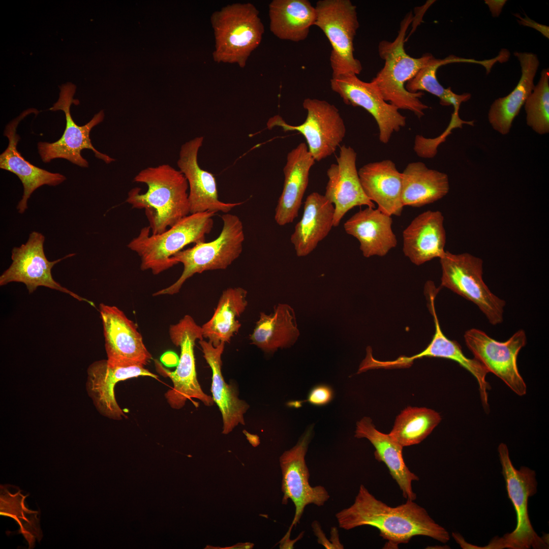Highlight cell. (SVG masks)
Masks as SVG:
<instances>
[{
  "mask_svg": "<svg viewBox=\"0 0 549 549\" xmlns=\"http://www.w3.org/2000/svg\"><path fill=\"white\" fill-rule=\"evenodd\" d=\"M453 63H468L479 64L488 70L492 66V60L486 59L477 60L472 58L459 57L450 55L445 58H436L433 55L427 64L422 67L411 79L405 84L406 89L409 92L415 93L418 92H427L439 98L440 104L442 106L452 105L454 108L453 114L459 115L461 104L469 100L471 98L469 93L458 95L453 93L451 88H445L439 82L437 78V72L439 67Z\"/></svg>",
  "mask_w": 549,
  "mask_h": 549,
  "instance_id": "cell-35",
  "label": "cell"
},
{
  "mask_svg": "<svg viewBox=\"0 0 549 549\" xmlns=\"http://www.w3.org/2000/svg\"><path fill=\"white\" fill-rule=\"evenodd\" d=\"M498 450L508 496L516 512L517 523L512 532L502 537H494L487 545L480 548H548V539L536 533L528 515V499L537 492L535 471L525 466L516 469L511 462L505 444L500 443Z\"/></svg>",
  "mask_w": 549,
  "mask_h": 549,
  "instance_id": "cell-7",
  "label": "cell"
},
{
  "mask_svg": "<svg viewBox=\"0 0 549 549\" xmlns=\"http://www.w3.org/2000/svg\"><path fill=\"white\" fill-rule=\"evenodd\" d=\"M333 395V391L331 387L320 384L311 390L306 401L315 406H324L331 401Z\"/></svg>",
  "mask_w": 549,
  "mask_h": 549,
  "instance_id": "cell-39",
  "label": "cell"
},
{
  "mask_svg": "<svg viewBox=\"0 0 549 549\" xmlns=\"http://www.w3.org/2000/svg\"><path fill=\"white\" fill-rule=\"evenodd\" d=\"M355 437L366 438L375 448L374 455L379 462L388 468L392 478L396 482L407 500L414 501L416 495L413 491L412 483L419 477L406 466L403 456V446L389 435L378 431L372 419L364 417L356 424Z\"/></svg>",
  "mask_w": 549,
  "mask_h": 549,
  "instance_id": "cell-30",
  "label": "cell"
},
{
  "mask_svg": "<svg viewBox=\"0 0 549 549\" xmlns=\"http://www.w3.org/2000/svg\"><path fill=\"white\" fill-rule=\"evenodd\" d=\"M221 219L223 228L217 238L195 244L171 258L174 266L179 263L183 264L182 273L173 284L154 293L153 296L176 294L193 275L226 269L239 257L245 239L242 223L238 216L228 213L223 214Z\"/></svg>",
  "mask_w": 549,
  "mask_h": 549,
  "instance_id": "cell-6",
  "label": "cell"
},
{
  "mask_svg": "<svg viewBox=\"0 0 549 549\" xmlns=\"http://www.w3.org/2000/svg\"><path fill=\"white\" fill-rule=\"evenodd\" d=\"M18 489L12 493L8 489V485H1L0 514L10 517L16 521L19 526L17 533L21 534L28 544V548H33L37 539L40 542L43 537L38 515L40 511L28 509L25 505V498L29 495H23Z\"/></svg>",
  "mask_w": 549,
  "mask_h": 549,
  "instance_id": "cell-37",
  "label": "cell"
},
{
  "mask_svg": "<svg viewBox=\"0 0 549 549\" xmlns=\"http://www.w3.org/2000/svg\"><path fill=\"white\" fill-rule=\"evenodd\" d=\"M45 236L37 231L32 232L27 241L19 247H14L11 251L12 262L9 267L0 276V285L4 286L11 282L22 283L29 294L40 286L46 287L68 294L79 301L88 302L95 307L91 301L81 297L62 286L52 277L51 269L57 263L74 256L69 254L64 257L50 261L46 258L44 243Z\"/></svg>",
  "mask_w": 549,
  "mask_h": 549,
  "instance_id": "cell-15",
  "label": "cell"
},
{
  "mask_svg": "<svg viewBox=\"0 0 549 549\" xmlns=\"http://www.w3.org/2000/svg\"><path fill=\"white\" fill-rule=\"evenodd\" d=\"M357 154L350 146L341 147L337 163L327 170L328 181L325 198L334 206L333 227H337L345 214L358 206L375 208V204L365 195L356 168Z\"/></svg>",
  "mask_w": 549,
  "mask_h": 549,
  "instance_id": "cell-19",
  "label": "cell"
},
{
  "mask_svg": "<svg viewBox=\"0 0 549 549\" xmlns=\"http://www.w3.org/2000/svg\"><path fill=\"white\" fill-rule=\"evenodd\" d=\"M247 294V291L240 287L223 291L212 317L201 326L203 339L214 346L230 342L241 327L238 318L248 306Z\"/></svg>",
  "mask_w": 549,
  "mask_h": 549,
  "instance_id": "cell-34",
  "label": "cell"
},
{
  "mask_svg": "<svg viewBox=\"0 0 549 549\" xmlns=\"http://www.w3.org/2000/svg\"><path fill=\"white\" fill-rule=\"evenodd\" d=\"M441 420L440 414L432 409L408 407L396 417L389 434L403 447L417 444L431 433Z\"/></svg>",
  "mask_w": 549,
  "mask_h": 549,
  "instance_id": "cell-36",
  "label": "cell"
},
{
  "mask_svg": "<svg viewBox=\"0 0 549 549\" xmlns=\"http://www.w3.org/2000/svg\"><path fill=\"white\" fill-rule=\"evenodd\" d=\"M514 55L521 65L520 80L510 94L493 102L488 113L489 121L493 129L503 135L509 133L514 119L533 91L534 79L539 65L537 55L533 53L514 52Z\"/></svg>",
  "mask_w": 549,
  "mask_h": 549,
  "instance_id": "cell-28",
  "label": "cell"
},
{
  "mask_svg": "<svg viewBox=\"0 0 549 549\" xmlns=\"http://www.w3.org/2000/svg\"><path fill=\"white\" fill-rule=\"evenodd\" d=\"M444 219L441 211L428 210L404 229L403 252L413 264L420 265L443 255L446 239Z\"/></svg>",
  "mask_w": 549,
  "mask_h": 549,
  "instance_id": "cell-23",
  "label": "cell"
},
{
  "mask_svg": "<svg viewBox=\"0 0 549 549\" xmlns=\"http://www.w3.org/2000/svg\"><path fill=\"white\" fill-rule=\"evenodd\" d=\"M330 83L332 90L346 104L361 107L372 115L378 126L379 140L383 143L388 142L392 134L406 125V117L383 99L372 82H364L355 74H346L332 77Z\"/></svg>",
  "mask_w": 549,
  "mask_h": 549,
  "instance_id": "cell-16",
  "label": "cell"
},
{
  "mask_svg": "<svg viewBox=\"0 0 549 549\" xmlns=\"http://www.w3.org/2000/svg\"><path fill=\"white\" fill-rule=\"evenodd\" d=\"M363 190L378 209L389 216H401L402 175L390 160L368 163L358 171Z\"/></svg>",
  "mask_w": 549,
  "mask_h": 549,
  "instance_id": "cell-25",
  "label": "cell"
},
{
  "mask_svg": "<svg viewBox=\"0 0 549 549\" xmlns=\"http://www.w3.org/2000/svg\"><path fill=\"white\" fill-rule=\"evenodd\" d=\"M271 32L280 39L298 42L308 37L316 19L307 0H273L268 6Z\"/></svg>",
  "mask_w": 549,
  "mask_h": 549,
  "instance_id": "cell-33",
  "label": "cell"
},
{
  "mask_svg": "<svg viewBox=\"0 0 549 549\" xmlns=\"http://www.w3.org/2000/svg\"><path fill=\"white\" fill-rule=\"evenodd\" d=\"M402 175L404 206L420 207L442 199L449 191L448 175L421 162L409 163Z\"/></svg>",
  "mask_w": 549,
  "mask_h": 549,
  "instance_id": "cell-32",
  "label": "cell"
},
{
  "mask_svg": "<svg viewBox=\"0 0 549 549\" xmlns=\"http://www.w3.org/2000/svg\"><path fill=\"white\" fill-rule=\"evenodd\" d=\"M136 182L146 185L147 190H131L126 202L134 208L144 209L151 234H160L190 214L188 183L179 170L169 165L149 167L134 177Z\"/></svg>",
  "mask_w": 549,
  "mask_h": 549,
  "instance_id": "cell-2",
  "label": "cell"
},
{
  "mask_svg": "<svg viewBox=\"0 0 549 549\" xmlns=\"http://www.w3.org/2000/svg\"><path fill=\"white\" fill-rule=\"evenodd\" d=\"M198 342L203 357L211 370V397L222 414V433L228 434L239 424H245L244 415L249 405L238 398L235 389L226 383L222 375L221 357L225 343L214 346L211 342L204 339Z\"/></svg>",
  "mask_w": 549,
  "mask_h": 549,
  "instance_id": "cell-27",
  "label": "cell"
},
{
  "mask_svg": "<svg viewBox=\"0 0 549 549\" xmlns=\"http://www.w3.org/2000/svg\"><path fill=\"white\" fill-rule=\"evenodd\" d=\"M313 428L311 427L300 438L296 444L285 451L280 458L282 474V504L289 500L295 506V514L288 531L281 541V547L286 546L291 541L290 533L294 527L299 523L304 508L309 504L322 506L329 499L326 489L322 485L312 486L310 484V472L305 456L310 441Z\"/></svg>",
  "mask_w": 549,
  "mask_h": 549,
  "instance_id": "cell-12",
  "label": "cell"
},
{
  "mask_svg": "<svg viewBox=\"0 0 549 549\" xmlns=\"http://www.w3.org/2000/svg\"><path fill=\"white\" fill-rule=\"evenodd\" d=\"M37 110L29 109L23 112L19 116L10 122L4 130V135L9 140L8 145L0 155L1 169L9 171L21 180L23 192L16 208L19 214H23L27 209V202L33 193L43 185L56 186L63 182L66 177L58 173H52L38 167L25 160L17 149L20 137L16 129L20 121L30 113Z\"/></svg>",
  "mask_w": 549,
  "mask_h": 549,
  "instance_id": "cell-21",
  "label": "cell"
},
{
  "mask_svg": "<svg viewBox=\"0 0 549 549\" xmlns=\"http://www.w3.org/2000/svg\"><path fill=\"white\" fill-rule=\"evenodd\" d=\"M259 13L250 3H237L223 7L211 14L215 62L245 67L249 56L260 44L264 33Z\"/></svg>",
  "mask_w": 549,
  "mask_h": 549,
  "instance_id": "cell-5",
  "label": "cell"
},
{
  "mask_svg": "<svg viewBox=\"0 0 549 549\" xmlns=\"http://www.w3.org/2000/svg\"><path fill=\"white\" fill-rule=\"evenodd\" d=\"M340 528L349 530L362 526L377 528L384 539L398 546L415 536H425L442 543L450 539L448 531L436 523L426 510L413 501L391 507L376 498L360 485L354 503L336 514Z\"/></svg>",
  "mask_w": 549,
  "mask_h": 549,
  "instance_id": "cell-1",
  "label": "cell"
},
{
  "mask_svg": "<svg viewBox=\"0 0 549 549\" xmlns=\"http://www.w3.org/2000/svg\"><path fill=\"white\" fill-rule=\"evenodd\" d=\"M466 344L486 369L501 379L519 396L526 393L527 386L517 368V358L527 342L525 332L520 329L504 342L498 341L483 331L476 328L467 330Z\"/></svg>",
  "mask_w": 549,
  "mask_h": 549,
  "instance_id": "cell-14",
  "label": "cell"
},
{
  "mask_svg": "<svg viewBox=\"0 0 549 549\" xmlns=\"http://www.w3.org/2000/svg\"><path fill=\"white\" fill-rule=\"evenodd\" d=\"M430 297V309L434 318L435 332L429 345L422 351L412 356H401L393 360L386 361L388 369L410 367L415 359L423 357H438L450 359L458 363L470 373L476 379L482 406L488 403V390L491 389L486 380L489 373L484 367L476 358L467 357L463 352L460 345L455 341L448 339L442 332L434 307V293L437 289L430 286L426 288Z\"/></svg>",
  "mask_w": 549,
  "mask_h": 549,
  "instance_id": "cell-20",
  "label": "cell"
},
{
  "mask_svg": "<svg viewBox=\"0 0 549 549\" xmlns=\"http://www.w3.org/2000/svg\"><path fill=\"white\" fill-rule=\"evenodd\" d=\"M76 86L72 83L62 85L57 101L49 109L51 111L62 110L65 114L66 127L60 138L54 142H39L38 143L39 154L44 163L52 160L61 158L81 167H88L87 161L83 158L81 151L84 149L92 150L96 158L109 164L115 160L108 155L97 150L93 145L89 138L92 129L101 123L104 118V112L101 110L96 114L85 125L80 126L74 121L70 112L72 103L79 104L78 100L73 99Z\"/></svg>",
  "mask_w": 549,
  "mask_h": 549,
  "instance_id": "cell-13",
  "label": "cell"
},
{
  "mask_svg": "<svg viewBox=\"0 0 549 549\" xmlns=\"http://www.w3.org/2000/svg\"><path fill=\"white\" fill-rule=\"evenodd\" d=\"M299 336L294 310L287 304L279 303L269 315L260 313L250 340L264 352L273 353L292 346Z\"/></svg>",
  "mask_w": 549,
  "mask_h": 549,
  "instance_id": "cell-31",
  "label": "cell"
},
{
  "mask_svg": "<svg viewBox=\"0 0 549 549\" xmlns=\"http://www.w3.org/2000/svg\"><path fill=\"white\" fill-rule=\"evenodd\" d=\"M302 105L307 111L302 124L292 126L276 115L268 119L267 126L269 129L277 126L285 132H299L306 140L309 152L319 162L334 152L345 137V125L338 109L326 101L307 98Z\"/></svg>",
  "mask_w": 549,
  "mask_h": 549,
  "instance_id": "cell-11",
  "label": "cell"
},
{
  "mask_svg": "<svg viewBox=\"0 0 549 549\" xmlns=\"http://www.w3.org/2000/svg\"><path fill=\"white\" fill-rule=\"evenodd\" d=\"M107 360L113 365L144 366L152 359L137 326L117 307L101 303Z\"/></svg>",
  "mask_w": 549,
  "mask_h": 549,
  "instance_id": "cell-17",
  "label": "cell"
},
{
  "mask_svg": "<svg viewBox=\"0 0 549 549\" xmlns=\"http://www.w3.org/2000/svg\"><path fill=\"white\" fill-rule=\"evenodd\" d=\"M203 139L202 136L196 137L183 144L177 162L179 170L188 183L190 214L206 211L228 213L242 203H226L219 200L215 176L201 168L198 162V151Z\"/></svg>",
  "mask_w": 549,
  "mask_h": 549,
  "instance_id": "cell-18",
  "label": "cell"
},
{
  "mask_svg": "<svg viewBox=\"0 0 549 549\" xmlns=\"http://www.w3.org/2000/svg\"><path fill=\"white\" fill-rule=\"evenodd\" d=\"M526 123L536 133H549V70L544 69L540 78L525 104Z\"/></svg>",
  "mask_w": 549,
  "mask_h": 549,
  "instance_id": "cell-38",
  "label": "cell"
},
{
  "mask_svg": "<svg viewBox=\"0 0 549 549\" xmlns=\"http://www.w3.org/2000/svg\"><path fill=\"white\" fill-rule=\"evenodd\" d=\"M517 17H519L520 19L518 20L519 23L534 28L541 33L545 37L548 38V26L538 23L530 19L527 16L522 18L520 15H517Z\"/></svg>",
  "mask_w": 549,
  "mask_h": 549,
  "instance_id": "cell-40",
  "label": "cell"
},
{
  "mask_svg": "<svg viewBox=\"0 0 549 549\" xmlns=\"http://www.w3.org/2000/svg\"><path fill=\"white\" fill-rule=\"evenodd\" d=\"M318 27L329 40L332 77L359 74L360 62L354 55V40L359 26L356 7L350 0H319L315 6Z\"/></svg>",
  "mask_w": 549,
  "mask_h": 549,
  "instance_id": "cell-9",
  "label": "cell"
},
{
  "mask_svg": "<svg viewBox=\"0 0 549 549\" xmlns=\"http://www.w3.org/2000/svg\"><path fill=\"white\" fill-rule=\"evenodd\" d=\"M86 389L99 412L114 420L126 417L118 406L114 394V387L119 381L139 376L158 379V376L142 365L123 367L113 365L103 359L92 363L87 369Z\"/></svg>",
  "mask_w": 549,
  "mask_h": 549,
  "instance_id": "cell-22",
  "label": "cell"
},
{
  "mask_svg": "<svg viewBox=\"0 0 549 549\" xmlns=\"http://www.w3.org/2000/svg\"><path fill=\"white\" fill-rule=\"evenodd\" d=\"M441 287L475 303L493 325L502 322L505 301L494 295L482 279L483 261L468 253L445 251L439 258Z\"/></svg>",
  "mask_w": 549,
  "mask_h": 549,
  "instance_id": "cell-10",
  "label": "cell"
},
{
  "mask_svg": "<svg viewBox=\"0 0 549 549\" xmlns=\"http://www.w3.org/2000/svg\"><path fill=\"white\" fill-rule=\"evenodd\" d=\"M392 224L391 216L378 208L367 207L347 220L344 228L348 234L358 240L364 257H383L397 245Z\"/></svg>",
  "mask_w": 549,
  "mask_h": 549,
  "instance_id": "cell-26",
  "label": "cell"
},
{
  "mask_svg": "<svg viewBox=\"0 0 549 549\" xmlns=\"http://www.w3.org/2000/svg\"><path fill=\"white\" fill-rule=\"evenodd\" d=\"M506 1H495V0H486L485 1V4H486L490 9V10L494 17H498L500 14L502 8L506 3Z\"/></svg>",
  "mask_w": 549,
  "mask_h": 549,
  "instance_id": "cell-41",
  "label": "cell"
},
{
  "mask_svg": "<svg viewBox=\"0 0 549 549\" xmlns=\"http://www.w3.org/2000/svg\"><path fill=\"white\" fill-rule=\"evenodd\" d=\"M334 211L333 205L324 195L313 192L307 196L302 217L290 237L298 257L310 254L327 236L333 227Z\"/></svg>",
  "mask_w": 549,
  "mask_h": 549,
  "instance_id": "cell-29",
  "label": "cell"
},
{
  "mask_svg": "<svg viewBox=\"0 0 549 549\" xmlns=\"http://www.w3.org/2000/svg\"><path fill=\"white\" fill-rule=\"evenodd\" d=\"M315 162L304 143H299L288 152L283 168V188L275 209L274 220L279 225L290 224L298 216L310 171Z\"/></svg>",
  "mask_w": 549,
  "mask_h": 549,
  "instance_id": "cell-24",
  "label": "cell"
},
{
  "mask_svg": "<svg viewBox=\"0 0 549 549\" xmlns=\"http://www.w3.org/2000/svg\"><path fill=\"white\" fill-rule=\"evenodd\" d=\"M215 212L189 214L166 231L150 233L149 226L143 227L128 248L140 258V269L150 270L155 275L174 266L171 258L191 243L205 242V236L214 226Z\"/></svg>",
  "mask_w": 549,
  "mask_h": 549,
  "instance_id": "cell-4",
  "label": "cell"
},
{
  "mask_svg": "<svg viewBox=\"0 0 549 549\" xmlns=\"http://www.w3.org/2000/svg\"><path fill=\"white\" fill-rule=\"evenodd\" d=\"M413 20L411 12L402 20L398 35L392 41L383 40L378 47L379 56L384 65L372 82L383 99L399 110H408L419 118L424 115L429 107L420 101L424 93H412L405 88L406 83L425 66L433 55L425 53L418 58L408 54L404 44L407 29Z\"/></svg>",
  "mask_w": 549,
  "mask_h": 549,
  "instance_id": "cell-3",
  "label": "cell"
},
{
  "mask_svg": "<svg viewBox=\"0 0 549 549\" xmlns=\"http://www.w3.org/2000/svg\"><path fill=\"white\" fill-rule=\"evenodd\" d=\"M169 335L172 343L180 350L176 369L171 371L155 360L157 371L173 383V387L165 394L168 403L172 408L180 409L188 400L196 399L206 406L213 405L212 397L203 391L197 378L194 346L197 341L203 339L201 326L186 315L170 326Z\"/></svg>",
  "mask_w": 549,
  "mask_h": 549,
  "instance_id": "cell-8",
  "label": "cell"
}]
</instances>
